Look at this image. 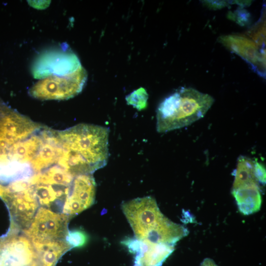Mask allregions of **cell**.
<instances>
[{"label": "cell", "mask_w": 266, "mask_h": 266, "mask_svg": "<svg viewBox=\"0 0 266 266\" xmlns=\"http://www.w3.org/2000/svg\"><path fill=\"white\" fill-rule=\"evenodd\" d=\"M254 174L259 183L260 182L263 184L266 183V168L263 165L257 161H255Z\"/></svg>", "instance_id": "obj_14"}, {"label": "cell", "mask_w": 266, "mask_h": 266, "mask_svg": "<svg viewBox=\"0 0 266 266\" xmlns=\"http://www.w3.org/2000/svg\"><path fill=\"white\" fill-rule=\"evenodd\" d=\"M218 41L240 56L256 71L264 72L265 55L259 51L258 46L252 39L242 35L228 34L221 35Z\"/></svg>", "instance_id": "obj_9"}, {"label": "cell", "mask_w": 266, "mask_h": 266, "mask_svg": "<svg viewBox=\"0 0 266 266\" xmlns=\"http://www.w3.org/2000/svg\"><path fill=\"white\" fill-rule=\"evenodd\" d=\"M240 14L239 11H236L233 13L229 14V17L232 18V20L236 21L240 25H244L245 23H247L249 21L248 13H246L245 10H240Z\"/></svg>", "instance_id": "obj_15"}, {"label": "cell", "mask_w": 266, "mask_h": 266, "mask_svg": "<svg viewBox=\"0 0 266 266\" xmlns=\"http://www.w3.org/2000/svg\"><path fill=\"white\" fill-rule=\"evenodd\" d=\"M71 217L40 206L31 225L23 233L33 243L65 240Z\"/></svg>", "instance_id": "obj_4"}, {"label": "cell", "mask_w": 266, "mask_h": 266, "mask_svg": "<svg viewBox=\"0 0 266 266\" xmlns=\"http://www.w3.org/2000/svg\"><path fill=\"white\" fill-rule=\"evenodd\" d=\"M200 266H218L214 261L210 259L206 258L201 263Z\"/></svg>", "instance_id": "obj_16"}, {"label": "cell", "mask_w": 266, "mask_h": 266, "mask_svg": "<svg viewBox=\"0 0 266 266\" xmlns=\"http://www.w3.org/2000/svg\"><path fill=\"white\" fill-rule=\"evenodd\" d=\"M95 193L96 183L92 174L76 176L62 213L73 217L88 208L94 202Z\"/></svg>", "instance_id": "obj_7"}, {"label": "cell", "mask_w": 266, "mask_h": 266, "mask_svg": "<svg viewBox=\"0 0 266 266\" xmlns=\"http://www.w3.org/2000/svg\"><path fill=\"white\" fill-rule=\"evenodd\" d=\"M21 232L9 228L0 236V266H39L33 243Z\"/></svg>", "instance_id": "obj_5"}, {"label": "cell", "mask_w": 266, "mask_h": 266, "mask_svg": "<svg viewBox=\"0 0 266 266\" xmlns=\"http://www.w3.org/2000/svg\"><path fill=\"white\" fill-rule=\"evenodd\" d=\"M86 233L81 230L69 231L65 237V241L71 248L83 246L87 241Z\"/></svg>", "instance_id": "obj_13"}, {"label": "cell", "mask_w": 266, "mask_h": 266, "mask_svg": "<svg viewBox=\"0 0 266 266\" xmlns=\"http://www.w3.org/2000/svg\"><path fill=\"white\" fill-rule=\"evenodd\" d=\"M254 163L255 161L246 156L238 157L236 168L233 172L234 179L233 189L246 186L259 185L254 174Z\"/></svg>", "instance_id": "obj_11"}, {"label": "cell", "mask_w": 266, "mask_h": 266, "mask_svg": "<svg viewBox=\"0 0 266 266\" xmlns=\"http://www.w3.org/2000/svg\"><path fill=\"white\" fill-rule=\"evenodd\" d=\"M81 65L77 56L68 49H56L42 54L33 64V77L42 79L51 75L65 76L78 69Z\"/></svg>", "instance_id": "obj_6"}, {"label": "cell", "mask_w": 266, "mask_h": 266, "mask_svg": "<svg viewBox=\"0 0 266 266\" xmlns=\"http://www.w3.org/2000/svg\"><path fill=\"white\" fill-rule=\"evenodd\" d=\"M87 79L86 70L81 66L66 75H51L41 79L30 89L29 94L42 100H67L82 91Z\"/></svg>", "instance_id": "obj_3"}, {"label": "cell", "mask_w": 266, "mask_h": 266, "mask_svg": "<svg viewBox=\"0 0 266 266\" xmlns=\"http://www.w3.org/2000/svg\"><path fill=\"white\" fill-rule=\"evenodd\" d=\"M135 254L134 266H160L173 251L174 246L129 238L122 242Z\"/></svg>", "instance_id": "obj_8"}, {"label": "cell", "mask_w": 266, "mask_h": 266, "mask_svg": "<svg viewBox=\"0 0 266 266\" xmlns=\"http://www.w3.org/2000/svg\"><path fill=\"white\" fill-rule=\"evenodd\" d=\"M214 101V98L207 94L192 88H181L159 105L157 132L166 133L190 125L203 117Z\"/></svg>", "instance_id": "obj_2"}, {"label": "cell", "mask_w": 266, "mask_h": 266, "mask_svg": "<svg viewBox=\"0 0 266 266\" xmlns=\"http://www.w3.org/2000/svg\"><path fill=\"white\" fill-rule=\"evenodd\" d=\"M122 209L138 240L174 246L189 233L187 228L165 216L151 197L125 202Z\"/></svg>", "instance_id": "obj_1"}, {"label": "cell", "mask_w": 266, "mask_h": 266, "mask_svg": "<svg viewBox=\"0 0 266 266\" xmlns=\"http://www.w3.org/2000/svg\"><path fill=\"white\" fill-rule=\"evenodd\" d=\"M239 211L245 215L258 212L261 208L262 197L259 185H253L233 189Z\"/></svg>", "instance_id": "obj_10"}, {"label": "cell", "mask_w": 266, "mask_h": 266, "mask_svg": "<svg viewBox=\"0 0 266 266\" xmlns=\"http://www.w3.org/2000/svg\"><path fill=\"white\" fill-rule=\"evenodd\" d=\"M148 94L143 88H140L127 96V103L140 110L145 108L147 105Z\"/></svg>", "instance_id": "obj_12"}]
</instances>
